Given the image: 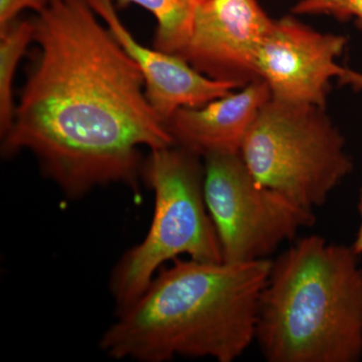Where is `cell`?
<instances>
[{"instance_id": "obj_8", "label": "cell", "mask_w": 362, "mask_h": 362, "mask_svg": "<svg viewBox=\"0 0 362 362\" xmlns=\"http://www.w3.org/2000/svg\"><path fill=\"white\" fill-rule=\"evenodd\" d=\"M274 21L259 0H201L180 58L206 77L244 87L261 80L257 59Z\"/></svg>"}, {"instance_id": "obj_5", "label": "cell", "mask_w": 362, "mask_h": 362, "mask_svg": "<svg viewBox=\"0 0 362 362\" xmlns=\"http://www.w3.org/2000/svg\"><path fill=\"white\" fill-rule=\"evenodd\" d=\"M261 187L313 211L354 170L341 131L326 108L269 100L240 150Z\"/></svg>"}, {"instance_id": "obj_6", "label": "cell", "mask_w": 362, "mask_h": 362, "mask_svg": "<svg viewBox=\"0 0 362 362\" xmlns=\"http://www.w3.org/2000/svg\"><path fill=\"white\" fill-rule=\"evenodd\" d=\"M202 159L204 201L223 261L268 259L281 245L315 223L313 211L259 185L240 152H216Z\"/></svg>"}, {"instance_id": "obj_3", "label": "cell", "mask_w": 362, "mask_h": 362, "mask_svg": "<svg viewBox=\"0 0 362 362\" xmlns=\"http://www.w3.org/2000/svg\"><path fill=\"white\" fill-rule=\"evenodd\" d=\"M255 341L269 362L361 361L359 255L311 235L272 261Z\"/></svg>"}, {"instance_id": "obj_7", "label": "cell", "mask_w": 362, "mask_h": 362, "mask_svg": "<svg viewBox=\"0 0 362 362\" xmlns=\"http://www.w3.org/2000/svg\"><path fill=\"white\" fill-rule=\"evenodd\" d=\"M344 35L317 32L293 16L274 21L257 59L259 78L280 103L326 108L331 81L347 68L338 65Z\"/></svg>"}, {"instance_id": "obj_13", "label": "cell", "mask_w": 362, "mask_h": 362, "mask_svg": "<svg viewBox=\"0 0 362 362\" xmlns=\"http://www.w3.org/2000/svg\"><path fill=\"white\" fill-rule=\"evenodd\" d=\"M291 13L294 16H328L340 21H354L362 28V0H299ZM338 82L361 92L362 73L346 69Z\"/></svg>"}, {"instance_id": "obj_12", "label": "cell", "mask_w": 362, "mask_h": 362, "mask_svg": "<svg viewBox=\"0 0 362 362\" xmlns=\"http://www.w3.org/2000/svg\"><path fill=\"white\" fill-rule=\"evenodd\" d=\"M33 20H16L0 30V133L6 135L13 125L16 106L13 86L18 62L33 42Z\"/></svg>"}, {"instance_id": "obj_9", "label": "cell", "mask_w": 362, "mask_h": 362, "mask_svg": "<svg viewBox=\"0 0 362 362\" xmlns=\"http://www.w3.org/2000/svg\"><path fill=\"white\" fill-rule=\"evenodd\" d=\"M144 78L145 94L152 108L166 122L177 109L201 107L240 89L202 75L175 54L151 49L135 40L117 13L114 0H88Z\"/></svg>"}, {"instance_id": "obj_4", "label": "cell", "mask_w": 362, "mask_h": 362, "mask_svg": "<svg viewBox=\"0 0 362 362\" xmlns=\"http://www.w3.org/2000/svg\"><path fill=\"white\" fill-rule=\"evenodd\" d=\"M202 157L180 146L150 150L142 178L154 194L148 233L112 272L110 291L117 312L134 303L165 262L187 255L202 262H223L221 243L204 201Z\"/></svg>"}, {"instance_id": "obj_11", "label": "cell", "mask_w": 362, "mask_h": 362, "mask_svg": "<svg viewBox=\"0 0 362 362\" xmlns=\"http://www.w3.org/2000/svg\"><path fill=\"white\" fill-rule=\"evenodd\" d=\"M120 7L141 6L156 18L154 49L180 57L192 35L201 0H116ZM116 4V6H117Z\"/></svg>"}, {"instance_id": "obj_15", "label": "cell", "mask_w": 362, "mask_h": 362, "mask_svg": "<svg viewBox=\"0 0 362 362\" xmlns=\"http://www.w3.org/2000/svg\"><path fill=\"white\" fill-rule=\"evenodd\" d=\"M357 209H358L359 214V226L358 230H357L356 240L352 243L351 247L354 250V252L357 255L362 254V187L361 192H359L358 204H357Z\"/></svg>"}, {"instance_id": "obj_10", "label": "cell", "mask_w": 362, "mask_h": 362, "mask_svg": "<svg viewBox=\"0 0 362 362\" xmlns=\"http://www.w3.org/2000/svg\"><path fill=\"white\" fill-rule=\"evenodd\" d=\"M271 99L268 85L256 80L201 107L177 109L165 122L176 146L202 158L240 152L259 110Z\"/></svg>"}, {"instance_id": "obj_2", "label": "cell", "mask_w": 362, "mask_h": 362, "mask_svg": "<svg viewBox=\"0 0 362 362\" xmlns=\"http://www.w3.org/2000/svg\"><path fill=\"white\" fill-rule=\"evenodd\" d=\"M272 261L175 259L118 313L100 349L115 359L175 357L233 362L255 342L259 299Z\"/></svg>"}, {"instance_id": "obj_1", "label": "cell", "mask_w": 362, "mask_h": 362, "mask_svg": "<svg viewBox=\"0 0 362 362\" xmlns=\"http://www.w3.org/2000/svg\"><path fill=\"white\" fill-rule=\"evenodd\" d=\"M88 0H49L33 18L37 49L2 154L30 151L68 199L142 177L140 148L175 144L137 64Z\"/></svg>"}, {"instance_id": "obj_14", "label": "cell", "mask_w": 362, "mask_h": 362, "mask_svg": "<svg viewBox=\"0 0 362 362\" xmlns=\"http://www.w3.org/2000/svg\"><path fill=\"white\" fill-rule=\"evenodd\" d=\"M49 0H0V30L18 20V14L25 9L39 13Z\"/></svg>"}]
</instances>
